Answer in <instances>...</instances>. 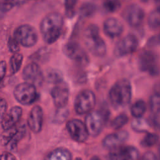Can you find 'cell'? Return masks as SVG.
Wrapping results in <instances>:
<instances>
[{"instance_id":"1","label":"cell","mask_w":160,"mask_h":160,"mask_svg":"<svg viewBox=\"0 0 160 160\" xmlns=\"http://www.w3.org/2000/svg\"><path fill=\"white\" fill-rule=\"evenodd\" d=\"M63 24V18L60 14L51 12L47 14L40 24L43 40L49 44L55 42L61 35Z\"/></svg>"},{"instance_id":"2","label":"cell","mask_w":160,"mask_h":160,"mask_svg":"<svg viewBox=\"0 0 160 160\" xmlns=\"http://www.w3.org/2000/svg\"><path fill=\"white\" fill-rule=\"evenodd\" d=\"M131 85L126 79L118 81L111 87L109 92L110 102L116 109L122 108L128 105L131 101Z\"/></svg>"},{"instance_id":"3","label":"cell","mask_w":160,"mask_h":160,"mask_svg":"<svg viewBox=\"0 0 160 160\" xmlns=\"http://www.w3.org/2000/svg\"><path fill=\"white\" fill-rule=\"evenodd\" d=\"M84 41L88 51L94 56L102 57L106 53V45L99 35V28L94 24L89 25L84 33Z\"/></svg>"},{"instance_id":"4","label":"cell","mask_w":160,"mask_h":160,"mask_svg":"<svg viewBox=\"0 0 160 160\" xmlns=\"http://www.w3.org/2000/svg\"><path fill=\"white\" fill-rule=\"evenodd\" d=\"M106 119L107 115L102 111L92 110L88 113L84 123L89 136H98L102 131Z\"/></svg>"},{"instance_id":"5","label":"cell","mask_w":160,"mask_h":160,"mask_svg":"<svg viewBox=\"0 0 160 160\" xmlns=\"http://www.w3.org/2000/svg\"><path fill=\"white\" fill-rule=\"evenodd\" d=\"M96 104V96L89 89H84L76 96L74 108L75 112L79 115L86 114L92 111Z\"/></svg>"},{"instance_id":"6","label":"cell","mask_w":160,"mask_h":160,"mask_svg":"<svg viewBox=\"0 0 160 160\" xmlns=\"http://www.w3.org/2000/svg\"><path fill=\"white\" fill-rule=\"evenodd\" d=\"M13 94L16 101L25 106L32 104L38 98L36 87L26 82L18 84L14 89Z\"/></svg>"},{"instance_id":"7","label":"cell","mask_w":160,"mask_h":160,"mask_svg":"<svg viewBox=\"0 0 160 160\" xmlns=\"http://www.w3.org/2000/svg\"><path fill=\"white\" fill-rule=\"evenodd\" d=\"M14 38L22 46L29 48L36 44L38 35L34 27L29 24H22L16 28Z\"/></svg>"},{"instance_id":"8","label":"cell","mask_w":160,"mask_h":160,"mask_svg":"<svg viewBox=\"0 0 160 160\" xmlns=\"http://www.w3.org/2000/svg\"><path fill=\"white\" fill-rule=\"evenodd\" d=\"M138 64L142 71L147 72L152 76L159 74L158 57L153 51L149 50L142 51L139 56Z\"/></svg>"},{"instance_id":"9","label":"cell","mask_w":160,"mask_h":160,"mask_svg":"<svg viewBox=\"0 0 160 160\" xmlns=\"http://www.w3.org/2000/svg\"><path fill=\"white\" fill-rule=\"evenodd\" d=\"M138 149L132 146H120L111 150L108 160H139Z\"/></svg>"},{"instance_id":"10","label":"cell","mask_w":160,"mask_h":160,"mask_svg":"<svg viewBox=\"0 0 160 160\" xmlns=\"http://www.w3.org/2000/svg\"><path fill=\"white\" fill-rule=\"evenodd\" d=\"M22 78L26 82L35 87L41 86L44 80V76L41 69L35 62L29 63L25 66L22 71Z\"/></svg>"},{"instance_id":"11","label":"cell","mask_w":160,"mask_h":160,"mask_svg":"<svg viewBox=\"0 0 160 160\" xmlns=\"http://www.w3.org/2000/svg\"><path fill=\"white\" fill-rule=\"evenodd\" d=\"M66 129L70 137L78 142H85L89 136L84 123L79 119H73L66 123Z\"/></svg>"},{"instance_id":"12","label":"cell","mask_w":160,"mask_h":160,"mask_svg":"<svg viewBox=\"0 0 160 160\" xmlns=\"http://www.w3.org/2000/svg\"><path fill=\"white\" fill-rule=\"evenodd\" d=\"M51 96L54 104L57 108H64L68 104L69 96L68 84L64 81L55 84L51 91Z\"/></svg>"},{"instance_id":"13","label":"cell","mask_w":160,"mask_h":160,"mask_svg":"<svg viewBox=\"0 0 160 160\" xmlns=\"http://www.w3.org/2000/svg\"><path fill=\"white\" fill-rule=\"evenodd\" d=\"M138 47V40L137 38L132 34H129L117 42L114 48V53L119 57L126 56L134 52Z\"/></svg>"},{"instance_id":"14","label":"cell","mask_w":160,"mask_h":160,"mask_svg":"<svg viewBox=\"0 0 160 160\" xmlns=\"http://www.w3.org/2000/svg\"><path fill=\"white\" fill-rule=\"evenodd\" d=\"M143 9L137 4H131L124 11L123 16L129 26L133 28L139 27L144 18Z\"/></svg>"},{"instance_id":"15","label":"cell","mask_w":160,"mask_h":160,"mask_svg":"<svg viewBox=\"0 0 160 160\" xmlns=\"http://www.w3.org/2000/svg\"><path fill=\"white\" fill-rule=\"evenodd\" d=\"M64 54L69 59L80 61L86 62L88 57L81 46L76 41H69L63 47Z\"/></svg>"},{"instance_id":"16","label":"cell","mask_w":160,"mask_h":160,"mask_svg":"<svg viewBox=\"0 0 160 160\" xmlns=\"http://www.w3.org/2000/svg\"><path fill=\"white\" fill-rule=\"evenodd\" d=\"M43 110L39 105L33 106L31 109L27 120V123L30 130L34 133H39L43 124Z\"/></svg>"},{"instance_id":"17","label":"cell","mask_w":160,"mask_h":160,"mask_svg":"<svg viewBox=\"0 0 160 160\" xmlns=\"http://www.w3.org/2000/svg\"><path fill=\"white\" fill-rule=\"evenodd\" d=\"M129 134L126 131H119L108 134L104 138L102 144L104 148L110 150L122 146L129 138Z\"/></svg>"},{"instance_id":"18","label":"cell","mask_w":160,"mask_h":160,"mask_svg":"<svg viewBox=\"0 0 160 160\" xmlns=\"http://www.w3.org/2000/svg\"><path fill=\"white\" fill-rule=\"evenodd\" d=\"M22 114V109L19 106H14L6 113L1 121L2 128L5 130L12 128L20 120Z\"/></svg>"},{"instance_id":"19","label":"cell","mask_w":160,"mask_h":160,"mask_svg":"<svg viewBox=\"0 0 160 160\" xmlns=\"http://www.w3.org/2000/svg\"><path fill=\"white\" fill-rule=\"evenodd\" d=\"M104 33L111 38L119 36L123 31V25L120 21L114 18L107 19L103 24Z\"/></svg>"},{"instance_id":"20","label":"cell","mask_w":160,"mask_h":160,"mask_svg":"<svg viewBox=\"0 0 160 160\" xmlns=\"http://www.w3.org/2000/svg\"><path fill=\"white\" fill-rule=\"evenodd\" d=\"M149 108L151 111V119L152 125L156 128L159 126V111H160V97L159 93L152 94L150 98Z\"/></svg>"},{"instance_id":"21","label":"cell","mask_w":160,"mask_h":160,"mask_svg":"<svg viewBox=\"0 0 160 160\" xmlns=\"http://www.w3.org/2000/svg\"><path fill=\"white\" fill-rule=\"evenodd\" d=\"M71 152L66 148H58L50 151L44 160H72Z\"/></svg>"},{"instance_id":"22","label":"cell","mask_w":160,"mask_h":160,"mask_svg":"<svg viewBox=\"0 0 160 160\" xmlns=\"http://www.w3.org/2000/svg\"><path fill=\"white\" fill-rule=\"evenodd\" d=\"M26 134V127L24 124L18 126V129L11 141L6 146L7 148L9 151H14L16 149L19 142L24 138Z\"/></svg>"},{"instance_id":"23","label":"cell","mask_w":160,"mask_h":160,"mask_svg":"<svg viewBox=\"0 0 160 160\" xmlns=\"http://www.w3.org/2000/svg\"><path fill=\"white\" fill-rule=\"evenodd\" d=\"M150 125V122L143 118H136L131 122L132 129L137 132H148Z\"/></svg>"},{"instance_id":"24","label":"cell","mask_w":160,"mask_h":160,"mask_svg":"<svg viewBox=\"0 0 160 160\" xmlns=\"http://www.w3.org/2000/svg\"><path fill=\"white\" fill-rule=\"evenodd\" d=\"M130 111L131 115L135 118H142L146 111V102L142 99L136 101L131 106Z\"/></svg>"},{"instance_id":"25","label":"cell","mask_w":160,"mask_h":160,"mask_svg":"<svg viewBox=\"0 0 160 160\" xmlns=\"http://www.w3.org/2000/svg\"><path fill=\"white\" fill-rule=\"evenodd\" d=\"M18 126H14L4 131L0 135V144L3 146H6L8 143L11 141L16 132L18 131Z\"/></svg>"},{"instance_id":"26","label":"cell","mask_w":160,"mask_h":160,"mask_svg":"<svg viewBox=\"0 0 160 160\" xmlns=\"http://www.w3.org/2000/svg\"><path fill=\"white\" fill-rule=\"evenodd\" d=\"M22 60L23 56L21 53L16 52L12 54L9 61L10 69L12 74H15L19 71L21 67Z\"/></svg>"},{"instance_id":"27","label":"cell","mask_w":160,"mask_h":160,"mask_svg":"<svg viewBox=\"0 0 160 160\" xmlns=\"http://www.w3.org/2000/svg\"><path fill=\"white\" fill-rule=\"evenodd\" d=\"M149 26L152 29H156L159 27L160 24V11L159 8L151 12L148 19Z\"/></svg>"},{"instance_id":"28","label":"cell","mask_w":160,"mask_h":160,"mask_svg":"<svg viewBox=\"0 0 160 160\" xmlns=\"http://www.w3.org/2000/svg\"><path fill=\"white\" fill-rule=\"evenodd\" d=\"M47 80L52 83L57 84L63 81L62 73L58 69H50L46 72Z\"/></svg>"},{"instance_id":"29","label":"cell","mask_w":160,"mask_h":160,"mask_svg":"<svg viewBox=\"0 0 160 160\" xmlns=\"http://www.w3.org/2000/svg\"><path fill=\"white\" fill-rule=\"evenodd\" d=\"M159 140V136L158 134L152 132H148L142 138L141 141V144L143 147L149 148L155 145Z\"/></svg>"},{"instance_id":"30","label":"cell","mask_w":160,"mask_h":160,"mask_svg":"<svg viewBox=\"0 0 160 160\" xmlns=\"http://www.w3.org/2000/svg\"><path fill=\"white\" fill-rule=\"evenodd\" d=\"M129 118L125 114H120L117 116L111 122V126L115 130H118L128 123Z\"/></svg>"},{"instance_id":"31","label":"cell","mask_w":160,"mask_h":160,"mask_svg":"<svg viewBox=\"0 0 160 160\" xmlns=\"http://www.w3.org/2000/svg\"><path fill=\"white\" fill-rule=\"evenodd\" d=\"M121 6L119 0H104L103 8L109 12H114L119 9Z\"/></svg>"},{"instance_id":"32","label":"cell","mask_w":160,"mask_h":160,"mask_svg":"<svg viewBox=\"0 0 160 160\" xmlns=\"http://www.w3.org/2000/svg\"><path fill=\"white\" fill-rule=\"evenodd\" d=\"M96 10V6L90 2H86L83 4L80 8L79 11L81 14L84 17H88L91 16Z\"/></svg>"},{"instance_id":"33","label":"cell","mask_w":160,"mask_h":160,"mask_svg":"<svg viewBox=\"0 0 160 160\" xmlns=\"http://www.w3.org/2000/svg\"><path fill=\"white\" fill-rule=\"evenodd\" d=\"M64 108H58V110L56 111L53 118L54 122L62 123L68 117V111L67 109H64Z\"/></svg>"},{"instance_id":"34","label":"cell","mask_w":160,"mask_h":160,"mask_svg":"<svg viewBox=\"0 0 160 160\" xmlns=\"http://www.w3.org/2000/svg\"><path fill=\"white\" fill-rule=\"evenodd\" d=\"M18 41L14 39V38H9L8 42V46L9 50L13 53L18 52L19 51V46Z\"/></svg>"},{"instance_id":"35","label":"cell","mask_w":160,"mask_h":160,"mask_svg":"<svg viewBox=\"0 0 160 160\" xmlns=\"http://www.w3.org/2000/svg\"><path fill=\"white\" fill-rule=\"evenodd\" d=\"M78 0H65L64 6L67 14L71 16L73 13L74 8L76 5Z\"/></svg>"},{"instance_id":"36","label":"cell","mask_w":160,"mask_h":160,"mask_svg":"<svg viewBox=\"0 0 160 160\" xmlns=\"http://www.w3.org/2000/svg\"><path fill=\"white\" fill-rule=\"evenodd\" d=\"M14 6V4L8 0H2L0 1V11L6 12L11 10Z\"/></svg>"},{"instance_id":"37","label":"cell","mask_w":160,"mask_h":160,"mask_svg":"<svg viewBox=\"0 0 160 160\" xmlns=\"http://www.w3.org/2000/svg\"><path fill=\"white\" fill-rule=\"evenodd\" d=\"M8 109V103L5 99L0 98V124L6 114V111Z\"/></svg>"},{"instance_id":"38","label":"cell","mask_w":160,"mask_h":160,"mask_svg":"<svg viewBox=\"0 0 160 160\" xmlns=\"http://www.w3.org/2000/svg\"><path fill=\"white\" fill-rule=\"evenodd\" d=\"M7 70V64L5 61H0V83L4 79Z\"/></svg>"},{"instance_id":"39","label":"cell","mask_w":160,"mask_h":160,"mask_svg":"<svg viewBox=\"0 0 160 160\" xmlns=\"http://www.w3.org/2000/svg\"><path fill=\"white\" fill-rule=\"evenodd\" d=\"M140 160H158V159L153 152L148 151L142 155Z\"/></svg>"},{"instance_id":"40","label":"cell","mask_w":160,"mask_h":160,"mask_svg":"<svg viewBox=\"0 0 160 160\" xmlns=\"http://www.w3.org/2000/svg\"><path fill=\"white\" fill-rule=\"evenodd\" d=\"M0 160H17L16 158L10 152H4L0 154Z\"/></svg>"},{"instance_id":"41","label":"cell","mask_w":160,"mask_h":160,"mask_svg":"<svg viewBox=\"0 0 160 160\" xmlns=\"http://www.w3.org/2000/svg\"><path fill=\"white\" fill-rule=\"evenodd\" d=\"M142 2H149L150 1H154L156 3H159V0H141Z\"/></svg>"},{"instance_id":"42","label":"cell","mask_w":160,"mask_h":160,"mask_svg":"<svg viewBox=\"0 0 160 160\" xmlns=\"http://www.w3.org/2000/svg\"><path fill=\"white\" fill-rule=\"evenodd\" d=\"M89 160H101L98 156H92V158H91L90 159H89Z\"/></svg>"},{"instance_id":"43","label":"cell","mask_w":160,"mask_h":160,"mask_svg":"<svg viewBox=\"0 0 160 160\" xmlns=\"http://www.w3.org/2000/svg\"><path fill=\"white\" fill-rule=\"evenodd\" d=\"M75 160H81V159L79 158H76Z\"/></svg>"}]
</instances>
